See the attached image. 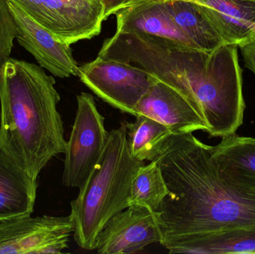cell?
<instances>
[{"mask_svg": "<svg viewBox=\"0 0 255 254\" xmlns=\"http://www.w3.org/2000/svg\"><path fill=\"white\" fill-rule=\"evenodd\" d=\"M154 161L169 189L158 211L166 249L223 231L255 228V193L229 183L212 146L193 133L172 134Z\"/></svg>", "mask_w": 255, "mask_h": 254, "instance_id": "cell-1", "label": "cell"}, {"mask_svg": "<svg viewBox=\"0 0 255 254\" xmlns=\"http://www.w3.org/2000/svg\"><path fill=\"white\" fill-rule=\"evenodd\" d=\"M55 80L40 66L10 58L0 73V145L32 178L67 141Z\"/></svg>", "mask_w": 255, "mask_h": 254, "instance_id": "cell-2", "label": "cell"}, {"mask_svg": "<svg viewBox=\"0 0 255 254\" xmlns=\"http://www.w3.org/2000/svg\"><path fill=\"white\" fill-rule=\"evenodd\" d=\"M169 83L205 120L211 137L236 134L246 104L238 47L225 44L210 52L187 49L172 63Z\"/></svg>", "mask_w": 255, "mask_h": 254, "instance_id": "cell-3", "label": "cell"}, {"mask_svg": "<svg viewBox=\"0 0 255 254\" xmlns=\"http://www.w3.org/2000/svg\"><path fill=\"white\" fill-rule=\"evenodd\" d=\"M144 164L130 154L126 122L109 132L100 160L70 204L75 241L81 249L96 250L106 224L129 207L132 180Z\"/></svg>", "mask_w": 255, "mask_h": 254, "instance_id": "cell-4", "label": "cell"}, {"mask_svg": "<svg viewBox=\"0 0 255 254\" xmlns=\"http://www.w3.org/2000/svg\"><path fill=\"white\" fill-rule=\"evenodd\" d=\"M79 77L103 101L134 116L136 106L157 80L127 61L100 57L79 67Z\"/></svg>", "mask_w": 255, "mask_h": 254, "instance_id": "cell-5", "label": "cell"}, {"mask_svg": "<svg viewBox=\"0 0 255 254\" xmlns=\"http://www.w3.org/2000/svg\"><path fill=\"white\" fill-rule=\"evenodd\" d=\"M58 41L71 45L101 32L106 8L92 0H10Z\"/></svg>", "mask_w": 255, "mask_h": 254, "instance_id": "cell-6", "label": "cell"}, {"mask_svg": "<svg viewBox=\"0 0 255 254\" xmlns=\"http://www.w3.org/2000/svg\"><path fill=\"white\" fill-rule=\"evenodd\" d=\"M105 118L88 92L77 95V110L67 141L63 184L80 188L100 160L108 141Z\"/></svg>", "mask_w": 255, "mask_h": 254, "instance_id": "cell-7", "label": "cell"}, {"mask_svg": "<svg viewBox=\"0 0 255 254\" xmlns=\"http://www.w3.org/2000/svg\"><path fill=\"white\" fill-rule=\"evenodd\" d=\"M74 231L71 217L20 216L0 222V254H61Z\"/></svg>", "mask_w": 255, "mask_h": 254, "instance_id": "cell-8", "label": "cell"}, {"mask_svg": "<svg viewBox=\"0 0 255 254\" xmlns=\"http://www.w3.org/2000/svg\"><path fill=\"white\" fill-rule=\"evenodd\" d=\"M161 241L157 212L132 204L106 224L97 239L96 250L100 254H137Z\"/></svg>", "mask_w": 255, "mask_h": 254, "instance_id": "cell-9", "label": "cell"}, {"mask_svg": "<svg viewBox=\"0 0 255 254\" xmlns=\"http://www.w3.org/2000/svg\"><path fill=\"white\" fill-rule=\"evenodd\" d=\"M8 1L16 40L33 55L40 67L60 79L79 76V67L73 58L70 45L58 41L13 1Z\"/></svg>", "mask_w": 255, "mask_h": 254, "instance_id": "cell-10", "label": "cell"}, {"mask_svg": "<svg viewBox=\"0 0 255 254\" xmlns=\"http://www.w3.org/2000/svg\"><path fill=\"white\" fill-rule=\"evenodd\" d=\"M143 115L165 125L172 134L202 131L205 120L181 92L157 79L136 107V114Z\"/></svg>", "mask_w": 255, "mask_h": 254, "instance_id": "cell-11", "label": "cell"}, {"mask_svg": "<svg viewBox=\"0 0 255 254\" xmlns=\"http://www.w3.org/2000/svg\"><path fill=\"white\" fill-rule=\"evenodd\" d=\"M115 15L116 31L146 34L179 46L199 49L175 25L163 0L136 3L121 9Z\"/></svg>", "mask_w": 255, "mask_h": 254, "instance_id": "cell-12", "label": "cell"}, {"mask_svg": "<svg viewBox=\"0 0 255 254\" xmlns=\"http://www.w3.org/2000/svg\"><path fill=\"white\" fill-rule=\"evenodd\" d=\"M38 187L32 178L0 145V222L34 212Z\"/></svg>", "mask_w": 255, "mask_h": 254, "instance_id": "cell-13", "label": "cell"}, {"mask_svg": "<svg viewBox=\"0 0 255 254\" xmlns=\"http://www.w3.org/2000/svg\"><path fill=\"white\" fill-rule=\"evenodd\" d=\"M202 5L227 44L238 48L255 40V0H190Z\"/></svg>", "mask_w": 255, "mask_h": 254, "instance_id": "cell-14", "label": "cell"}, {"mask_svg": "<svg viewBox=\"0 0 255 254\" xmlns=\"http://www.w3.org/2000/svg\"><path fill=\"white\" fill-rule=\"evenodd\" d=\"M163 1L175 25L198 49L210 52L227 44L199 3L190 0Z\"/></svg>", "mask_w": 255, "mask_h": 254, "instance_id": "cell-15", "label": "cell"}, {"mask_svg": "<svg viewBox=\"0 0 255 254\" xmlns=\"http://www.w3.org/2000/svg\"><path fill=\"white\" fill-rule=\"evenodd\" d=\"M167 250L169 254H255V228L223 231Z\"/></svg>", "mask_w": 255, "mask_h": 254, "instance_id": "cell-16", "label": "cell"}, {"mask_svg": "<svg viewBox=\"0 0 255 254\" xmlns=\"http://www.w3.org/2000/svg\"><path fill=\"white\" fill-rule=\"evenodd\" d=\"M135 117L133 122H126L130 154L138 161L151 162L160 155L172 133L165 125L151 118L143 115Z\"/></svg>", "mask_w": 255, "mask_h": 254, "instance_id": "cell-17", "label": "cell"}, {"mask_svg": "<svg viewBox=\"0 0 255 254\" xmlns=\"http://www.w3.org/2000/svg\"><path fill=\"white\" fill-rule=\"evenodd\" d=\"M169 193L160 166L157 161H151L142 166L132 180L129 206L138 204L157 212Z\"/></svg>", "mask_w": 255, "mask_h": 254, "instance_id": "cell-18", "label": "cell"}, {"mask_svg": "<svg viewBox=\"0 0 255 254\" xmlns=\"http://www.w3.org/2000/svg\"><path fill=\"white\" fill-rule=\"evenodd\" d=\"M16 31L8 0H0V73L10 58Z\"/></svg>", "mask_w": 255, "mask_h": 254, "instance_id": "cell-19", "label": "cell"}, {"mask_svg": "<svg viewBox=\"0 0 255 254\" xmlns=\"http://www.w3.org/2000/svg\"><path fill=\"white\" fill-rule=\"evenodd\" d=\"M223 175L228 181L236 187L246 192L255 193V176L225 175L223 174Z\"/></svg>", "mask_w": 255, "mask_h": 254, "instance_id": "cell-20", "label": "cell"}, {"mask_svg": "<svg viewBox=\"0 0 255 254\" xmlns=\"http://www.w3.org/2000/svg\"><path fill=\"white\" fill-rule=\"evenodd\" d=\"M245 66L255 75V40L240 47Z\"/></svg>", "mask_w": 255, "mask_h": 254, "instance_id": "cell-21", "label": "cell"}, {"mask_svg": "<svg viewBox=\"0 0 255 254\" xmlns=\"http://www.w3.org/2000/svg\"><path fill=\"white\" fill-rule=\"evenodd\" d=\"M101 1L106 8L105 18L106 19L112 15L115 14L121 9L125 0H101Z\"/></svg>", "mask_w": 255, "mask_h": 254, "instance_id": "cell-22", "label": "cell"}, {"mask_svg": "<svg viewBox=\"0 0 255 254\" xmlns=\"http://www.w3.org/2000/svg\"><path fill=\"white\" fill-rule=\"evenodd\" d=\"M149 1V0H125L124 2L123 3L122 6H121V9L125 8V7L136 4V3L142 2V1Z\"/></svg>", "mask_w": 255, "mask_h": 254, "instance_id": "cell-23", "label": "cell"}, {"mask_svg": "<svg viewBox=\"0 0 255 254\" xmlns=\"http://www.w3.org/2000/svg\"><path fill=\"white\" fill-rule=\"evenodd\" d=\"M92 1H97V2H101V3H103V2H102L101 0H92Z\"/></svg>", "mask_w": 255, "mask_h": 254, "instance_id": "cell-24", "label": "cell"}, {"mask_svg": "<svg viewBox=\"0 0 255 254\" xmlns=\"http://www.w3.org/2000/svg\"></svg>", "mask_w": 255, "mask_h": 254, "instance_id": "cell-25", "label": "cell"}, {"mask_svg": "<svg viewBox=\"0 0 255 254\" xmlns=\"http://www.w3.org/2000/svg\"><path fill=\"white\" fill-rule=\"evenodd\" d=\"M96 2H97V1H96Z\"/></svg>", "mask_w": 255, "mask_h": 254, "instance_id": "cell-26", "label": "cell"}]
</instances>
